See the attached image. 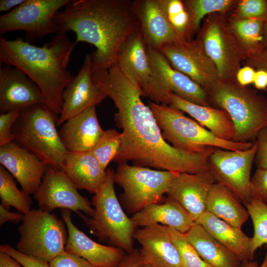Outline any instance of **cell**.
Instances as JSON below:
<instances>
[{
	"label": "cell",
	"instance_id": "1",
	"mask_svg": "<svg viewBox=\"0 0 267 267\" xmlns=\"http://www.w3.org/2000/svg\"><path fill=\"white\" fill-rule=\"evenodd\" d=\"M92 79L114 102L116 126L122 129L118 163L132 162L134 165L179 174L208 171V159L215 147L200 152L177 149L163 137L151 108L141 97L139 87L115 62L107 69L92 70Z\"/></svg>",
	"mask_w": 267,
	"mask_h": 267
},
{
	"label": "cell",
	"instance_id": "2",
	"mask_svg": "<svg viewBox=\"0 0 267 267\" xmlns=\"http://www.w3.org/2000/svg\"><path fill=\"white\" fill-rule=\"evenodd\" d=\"M55 17L58 33L72 31L75 45L85 42L95 47L91 54L92 69L112 66L122 45L141 31L130 0H72Z\"/></svg>",
	"mask_w": 267,
	"mask_h": 267
},
{
	"label": "cell",
	"instance_id": "3",
	"mask_svg": "<svg viewBox=\"0 0 267 267\" xmlns=\"http://www.w3.org/2000/svg\"><path fill=\"white\" fill-rule=\"evenodd\" d=\"M75 43L66 34L58 33L42 47L22 37L9 40L0 37V62L24 72L43 92L45 104L56 115L60 114L63 92L75 76L68 69Z\"/></svg>",
	"mask_w": 267,
	"mask_h": 267
},
{
	"label": "cell",
	"instance_id": "4",
	"mask_svg": "<svg viewBox=\"0 0 267 267\" xmlns=\"http://www.w3.org/2000/svg\"><path fill=\"white\" fill-rule=\"evenodd\" d=\"M211 106L226 111L236 131V142H254L259 131L267 125V98L256 89L236 81H218L206 90Z\"/></svg>",
	"mask_w": 267,
	"mask_h": 267
},
{
	"label": "cell",
	"instance_id": "5",
	"mask_svg": "<svg viewBox=\"0 0 267 267\" xmlns=\"http://www.w3.org/2000/svg\"><path fill=\"white\" fill-rule=\"evenodd\" d=\"M58 118L45 104H37L20 111L12 133L18 145L62 171L68 152L56 129Z\"/></svg>",
	"mask_w": 267,
	"mask_h": 267
},
{
	"label": "cell",
	"instance_id": "6",
	"mask_svg": "<svg viewBox=\"0 0 267 267\" xmlns=\"http://www.w3.org/2000/svg\"><path fill=\"white\" fill-rule=\"evenodd\" d=\"M151 108L164 139L172 146L188 152H203L210 147L229 150L251 148L252 142H236L223 140L170 105L149 101Z\"/></svg>",
	"mask_w": 267,
	"mask_h": 267
},
{
	"label": "cell",
	"instance_id": "7",
	"mask_svg": "<svg viewBox=\"0 0 267 267\" xmlns=\"http://www.w3.org/2000/svg\"><path fill=\"white\" fill-rule=\"evenodd\" d=\"M106 177L99 190L92 198L93 213L84 219L92 233L100 239L108 241L111 246L127 253L134 248V235L137 229L131 218L123 210L114 186V171L106 169Z\"/></svg>",
	"mask_w": 267,
	"mask_h": 267
},
{
	"label": "cell",
	"instance_id": "8",
	"mask_svg": "<svg viewBox=\"0 0 267 267\" xmlns=\"http://www.w3.org/2000/svg\"><path fill=\"white\" fill-rule=\"evenodd\" d=\"M178 174L121 163L114 171L113 180L123 190L121 204L128 214L134 215L150 204L163 201L170 183Z\"/></svg>",
	"mask_w": 267,
	"mask_h": 267
},
{
	"label": "cell",
	"instance_id": "9",
	"mask_svg": "<svg viewBox=\"0 0 267 267\" xmlns=\"http://www.w3.org/2000/svg\"><path fill=\"white\" fill-rule=\"evenodd\" d=\"M18 230L16 249L21 253L49 263L65 252L68 230L63 220L40 209L24 215Z\"/></svg>",
	"mask_w": 267,
	"mask_h": 267
},
{
	"label": "cell",
	"instance_id": "10",
	"mask_svg": "<svg viewBox=\"0 0 267 267\" xmlns=\"http://www.w3.org/2000/svg\"><path fill=\"white\" fill-rule=\"evenodd\" d=\"M198 38L214 63L219 80L236 81V74L248 55L224 13L211 14Z\"/></svg>",
	"mask_w": 267,
	"mask_h": 267
},
{
	"label": "cell",
	"instance_id": "11",
	"mask_svg": "<svg viewBox=\"0 0 267 267\" xmlns=\"http://www.w3.org/2000/svg\"><path fill=\"white\" fill-rule=\"evenodd\" d=\"M116 63L139 87L142 96L157 104L170 105L171 91L149 60L141 31L131 36L122 45Z\"/></svg>",
	"mask_w": 267,
	"mask_h": 267
},
{
	"label": "cell",
	"instance_id": "12",
	"mask_svg": "<svg viewBox=\"0 0 267 267\" xmlns=\"http://www.w3.org/2000/svg\"><path fill=\"white\" fill-rule=\"evenodd\" d=\"M72 0H25L20 5L0 16V33L25 32L31 43L49 34L58 33L56 15Z\"/></svg>",
	"mask_w": 267,
	"mask_h": 267
},
{
	"label": "cell",
	"instance_id": "13",
	"mask_svg": "<svg viewBox=\"0 0 267 267\" xmlns=\"http://www.w3.org/2000/svg\"><path fill=\"white\" fill-rule=\"evenodd\" d=\"M257 149L256 141L246 150L215 147L208 159L209 170L216 182L231 191L244 205L250 201L251 171Z\"/></svg>",
	"mask_w": 267,
	"mask_h": 267
},
{
	"label": "cell",
	"instance_id": "14",
	"mask_svg": "<svg viewBox=\"0 0 267 267\" xmlns=\"http://www.w3.org/2000/svg\"><path fill=\"white\" fill-rule=\"evenodd\" d=\"M157 50L175 69L188 76L206 91L219 81L217 69L198 38L167 44Z\"/></svg>",
	"mask_w": 267,
	"mask_h": 267
},
{
	"label": "cell",
	"instance_id": "15",
	"mask_svg": "<svg viewBox=\"0 0 267 267\" xmlns=\"http://www.w3.org/2000/svg\"><path fill=\"white\" fill-rule=\"evenodd\" d=\"M63 171L47 166L42 182L34 194L40 209L51 212L61 208L91 217L92 203L82 196Z\"/></svg>",
	"mask_w": 267,
	"mask_h": 267
},
{
	"label": "cell",
	"instance_id": "16",
	"mask_svg": "<svg viewBox=\"0 0 267 267\" xmlns=\"http://www.w3.org/2000/svg\"><path fill=\"white\" fill-rule=\"evenodd\" d=\"M92 57L86 55L77 76L66 86L63 92V105L57 126L87 109L100 103L107 96L92 79Z\"/></svg>",
	"mask_w": 267,
	"mask_h": 267
},
{
	"label": "cell",
	"instance_id": "17",
	"mask_svg": "<svg viewBox=\"0 0 267 267\" xmlns=\"http://www.w3.org/2000/svg\"><path fill=\"white\" fill-rule=\"evenodd\" d=\"M40 103L45 104L43 92L24 72L6 64L0 68V113L21 111Z\"/></svg>",
	"mask_w": 267,
	"mask_h": 267
},
{
	"label": "cell",
	"instance_id": "18",
	"mask_svg": "<svg viewBox=\"0 0 267 267\" xmlns=\"http://www.w3.org/2000/svg\"><path fill=\"white\" fill-rule=\"evenodd\" d=\"M134 238L141 247L139 249L140 265L150 267H182L168 227L160 224L143 227L136 229Z\"/></svg>",
	"mask_w": 267,
	"mask_h": 267
},
{
	"label": "cell",
	"instance_id": "19",
	"mask_svg": "<svg viewBox=\"0 0 267 267\" xmlns=\"http://www.w3.org/2000/svg\"><path fill=\"white\" fill-rule=\"evenodd\" d=\"M133 7L147 45L158 49L165 44L186 40L170 22L166 0H135Z\"/></svg>",
	"mask_w": 267,
	"mask_h": 267
},
{
	"label": "cell",
	"instance_id": "20",
	"mask_svg": "<svg viewBox=\"0 0 267 267\" xmlns=\"http://www.w3.org/2000/svg\"><path fill=\"white\" fill-rule=\"evenodd\" d=\"M0 163L30 195L38 189L47 165L15 141L0 147Z\"/></svg>",
	"mask_w": 267,
	"mask_h": 267
},
{
	"label": "cell",
	"instance_id": "21",
	"mask_svg": "<svg viewBox=\"0 0 267 267\" xmlns=\"http://www.w3.org/2000/svg\"><path fill=\"white\" fill-rule=\"evenodd\" d=\"M209 170L196 174H179L170 183L166 193L178 201L195 222L206 211L209 193L216 183Z\"/></svg>",
	"mask_w": 267,
	"mask_h": 267
},
{
	"label": "cell",
	"instance_id": "22",
	"mask_svg": "<svg viewBox=\"0 0 267 267\" xmlns=\"http://www.w3.org/2000/svg\"><path fill=\"white\" fill-rule=\"evenodd\" d=\"M71 213L69 210L61 211L68 233L65 251L85 259L94 267H117L126 255L124 251L90 239L75 225Z\"/></svg>",
	"mask_w": 267,
	"mask_h": 267
},
{
	"label": "cell",
	"instance_id": "23",
	"mask_svg": "<svg viewBox=\"0 0 267 267\" xmlns=\"http://www.w3.org/2000/svg\"><path fill=\"white\" fill-rule=\"evenodd\" d=\"M103 132L92 106L64 122L59 134L68 152H83L90 151Z\"/></svg>",
	"mask_w": 267,
	"mask_h": 267
},
{
	"label": "cell",
	"instance_id": "24",
	"mask_svg": "<svg viewBox=\"0 0 267 267\" xmlns=\"http://www.w3.org/2000/svg\"><path fill=\"white\" fill-rule=\"evenodd\" d=\"M149 60L171 92L189 102L211 106L207 91L186 75L175 69L157 49L146 44Z\"/></svg>",
	"mask_w": 267,
	"mask_h": 267
},
{
	"label": "cell",
	"instance_id": "25",
	"mask_svg": "<svg viewBox=\"0 0 267 267\" xmlns=\"http://www.w3.org/2000/svg\"><path fill=\"white\" fill-rule=\"evenodd\" d=\"M131 218L137 228L160 224L182 233L187 232L196 223L178 201L169 196L161 203L147 206Z\"/></svg>",
	"mask_w": 267,
	"mask_h": 267
},
{
	"label": "cell",
	"instance_id": "26",
	"mask_svg": "<svg viewBox=\"0 0 267 267\" xmlns=\"http://www.w3.org/2000/svg\"><path fill=\"white\" fill-rule=\"evenodd\" d=\"M169 97L171 106L187 113L219 138L233 141L236 134L235 128L226 111L212 106L189 102L172 92L169 93Z\"/></svg>",
	"mask_w": 267,
	"mask_h": 267
},
{
	"label": "cell",
	"instance_id": "27",
	"mask_svg": "<svg viewBox=\"0 0 267 267\" xmlns=\"http://www.w3.org/2000/svg\"><path fill=\"white\" fill-rule=\"evenodd\" d=\"M106 170L90 151L68 152L62 171L78 189L96 194L103 184Z\"/></svg>",
	"mask_w": 267,
	"mask_h": 267
},
{
	"label": "cell",
	"instance_id": "28",
	"mask_svg": "<svg viewBox=\"0 0 267 267\" xmlns=\"http://www.w3.org/2000/svg\"><path fill=\"white\" fill-rule=\"evenodd\" d=\"M226 249L245 262L252 261V238L235 227L206 211L196 221Z\"/></svg>",
	"mask_w": 267,
	"mask_h": 267
},
{
	"label": "cell",
	"instance_id": "29",
	"mask_svg": "<svg viewBox=\"0 0 267 267\" xmlns=\"http://www.w3.org/2000/svg\"><path fill=\"white\" fill-rule=\"evenodd\" d=\"M184 234L207 264L213 267H241V260L199 224L195 223Z\"/></svg>",
	"mask_w": 267,
	"mask_h": 267
},
{
	"label": "cell",
	"instance_id": "30",
	"mask_svg": "<svg viewBox=\"0 0 267 267\" xmlns=\"http://www.w3.org/2000/svg\"><path fill=\"white\" fill-rule=\"evenodd\" d=\"M229 189L215 183L206 202V211L235 227L241 228L250 217L246 207Z\"/></svg>",
	"mask_w": 267,
	"mask_h": 267
},
{
	"label": "cell",
	"instance_id": "31",
	"mask_svg": "<svg viewBox=\"0 0 267 267\" xmlns=\"http://www.w3.org/2000/svg\"><path fill=\"white\" fill-rule=\"evenodd\" d=\"M227 19L248 56L263 49V29L265 19H241L232 15Z\"/></svg>",
	"mask_w": 267,
	"mask_h": 267
},
{
	"label": "cell",
	"instance_id": "32",
	"mask_svg": "<svg viewBox=\"0 0 267 267\" xmlns=\"http://www.w3.org/2000/svg\"><path fill=\"white\" fill-rule=\"evenodd\" d=\"M0 205L7 210L12 207L23 215L31 210V198L17 188L13 177L1 165L0 166Z\"/></svg>",
	"mask_w": 267,
	"mask_h": 267
},
{
	"label": "cell",
	"instance_id": "33",
	"mask_svg": "<svg viewBox=\"0 0 267 267\" xmlns=\"http://www.w3.org/2000/svg\"><path fill=\"white\" fill-rule=\"evenodd\" d=\"M238 1L233 0H187L183 2L188 11L193 32L198 29L201 20L207 14L225 13Z\"/></svg>",
	"mask_w": 267,
	"mask_h": 267
},
{
	"label": "cell",
	"instance_id": "34",
	"mask_svg": "<svg viewBox=\"0 0 267 267\" xmlns=\"http://www.w3.org/2000/svg\"><path fill=\"white\" fill-rule=\"evenodd\" d=\"M244 206L253 224L251 253L254 257L258 248L267 244V205L261 202L250 200Z\"/></svg>",
	"mask_w": 267,
	"mask_h": 267
},
{
	"label": "cell",
	"instance_id": "35",
	"mask_svg": "<svg viewBox=\"0 0 267 267\" xmlns=\"http://www.w3.org/2000/svg\"><path fill=\"white\" fill-rule=\"evenodd\" d=\"M121 138V133L116 130L104 131L99 140L90 151L104 170H106L111 161H114L119 149Z\"/></svg>",
	"mask_w": 267,
	"mask_h": 267
},
{
	"label": "cell",
	"instance_id": "36",
	"mask_svg": "<svg viewBox=\"0 0 267 267\" xmlns=\"http://www.w3.org/2000/svg\"><path fill=\"white\" fill-rule=\"evenodd\" d=\"M168 19L175 30L186 40H190L193 33L190 14L183 1L166 0Z\"/></svg>",
	"mask_w": 267,
	"mask_h": 267
},
{
	"label": "cell",
	"instance_id": "37",
	"mask_svg": "<svg viewBox=\"0 0 267 267\" xmlns=\"http://www.w3.org/2000/svg\"><path fill=\"white\" fill-rule=\"evenodd\" d=\"M172 240L178 252L182 267H205L207 264L198 254L182 233L169 227Z\"/></svg>",
	"mask_w": 267,
	"mask_h": 267
},
{
	"label": "cell",
	"instance_id": "38",
	"mask_svg": "<svg viewBox=\"0 0 267 267\" xmlns=\"http://www.w3.org/2000/svg\"><path fill=\"white\" fill-rule=\"evenodd\" d=\"M233 15L241 19H265L267 15V0H239Z\"/></svg>",
	"mask_w": 267,
	"mask_h": 267
},
{
	"label": "cell",
	"instance_id": "39",
	"mask_svg": "<svg viewBox=\"0 0 267 267\" xmlns=\"http://www.w3.org/2000/svg\"><path fill=\"white\" fill-rule=\"evenodd\" d=\"M250 200L267 203V169H258L251 178L249 186Z\"/></svg>",
	"mask_w": 267,
	"mask_h": 267
},
{
	"label": "cell",
	"instance_id": "40",
	"mask_svg": "<svg viewBox=\"0 0 267 267\" xmlns=\"http://www.w3.org/2000/svg\"><path fill=\"white\" fill-rule=\"evenodd\" d=\"M20 114V111H13L0 115V147L14 141L12 129Z\"/></svg>",
	"mask_w": 267,
	"mask_h": 267
},
{
	"label": "cell",
	"instance_id": "41",
	"mask_svg": "<svg viewBox=\"0 0 267 267\" xmlns=\"http://www.w3.org/2000/svg\"><path fill=\"white\" fill-rule=\"evenodd\" d=\"M0 252L10 256L23 267H50L49 263L24 255L7 244L0 245Z\"/></svg>",
	"mask_w": 267,
	"mask_h": 267
},
{
	"label": "cell",
	"instance_id": "42",
	"mask_svg": "<svg viewBox=\"0 0 267 267\" xmlns=\"http://www.w3.org/2000/svg\"><path fill=\"white\" fill-rule=\"evenodd\" d=\"M50 267H94L85 259L64 252L51 260Z\"/></svg>",
	"mask_w": 267,
	"mask_h": 267
},
{
	"label": "cell",
	"instance_id": "43",
	"mask_svg": "<svg viewBox=\"0 0 267 267\" xmlns=\"http://www.w3.org/2000/svg\"><path fill=\"white\" fill-rule=\"evenodd\" d=\"M257 149L254 162L258 169H267V125L257 134Z\"/></svg>",
	"mask_w": 267,
	"mask_h": 267
},
{
	"label": "cell",
	"instance_id": "44",
	"mask_svg": "<svg viewBox=\"0 0 267 267\" xmlns=\"http://www.w3.org/2000/svg\"><path fill=\"white\" fill-rule=\"evenodd\" d=\"M247 65L267 72V49H263L248 56L245 60Z\"/></svg>",
	"mask_w": 267,
	"mask_h": 267
},
{
	"label": "cell",
	"instance_id": "45",
	"mask_svg": "<svg viewBox=\"0 0 267 267\" xmlns=\"http://www.w3.org/2000/svg\"><path fill=\"white\" fill-rule=\"evenodd\" d=\"M256 71L249 65L241 67L237 71L235 79L236 82L242 86H248L253 83Z\"/></svg>",
	"mask_w": 267,
	"mask_h": 267
},
{
	"label": "cell",
	"instance_id": "46",
	"mask_svg": "<svg viewBox=\"0 0 267 267\" xmlns=\"http://www.w3.org/2000/svg\"><path fill=\"white\" fill-rule=\"evenodd\" d=\"M24 215L20 212H10L0 205V225H2L8 221L15 223L22 221Z\"/></svg>",
	"mask_w": 267,
	"mask_h": 267
},
{
	"label": "cell",
	"instance_id": "47",
	"mask_svg": "<svg viewBox=\"0 0 267 267\" xmlns=\"http://www.w3.org/2000/svg\"><path fill=\"white\" fill-rule=\"evenodd\" d=\"M139 265V249H135L132 252L127 253L117 267H138Z\"/></svg>",
	"mask_w": 267,
	"mask_h": 267
},
{
	"label": "cell",
	"instance_id": "48",
	"mask_svg": "<svg viewBox=\"0 0 267 267\" xmlns=\"http://www.w3.org/2000/svg\"><path fill=\"white\" fill-rule=\"evenodd\" d=\"M253 84L257 89H266L267 88V72L263 70H257Z\"/></svg>",
	"mask_w": 267,
	"mask_h": 267
},
{
	"label": "cell",
	"instance_id": "49",
	"mask_svg": "<svg viewBox=\"0 0 267 267\" xmlns=\"http://www.w3.org/2000/svg\"><path fill=\"white\" fill-rule=\"evenodd\" d=\"M15 259L9 255L0 252V267H22Z\"/></svg>",
	"mask_w": 267,
	"mask_h": 267
},
{
	"label": "cell",
	"instance_id": "50",
	"mask_svg": "<svg viewBox=\"0 0 267 267\" xmlns=\"http://www.w3.org/2000/svg\"><path fill=\"white\" fill-rule=\"evenodd\" d=\"M25 0H0V11L7 12L22 4Z\"/></svg>",
	"mask_w": 267,
	"mask_h": 267
},
{
	"label": "cell",
	"instance_id": "51",
	"mask_svg": "<svg viewBox=\"0 0 267 267\" xmlns=\"http://www.w3.org/2000/svg\"><path fill=\"white\" fill-rule=\"evenodd\" d=\"M241 267H267V252L265 254L261 265H259L257 262L252 260L243 262Z\"/></svg>",
	"mask_w": 267,
	"mask_h": 267
},
{
	"label": "cell",
	"instance_id": "52",
	"mask_svg": "<svg viewBox=\"0 0 267 267\" xmlns=\"http://www.w3.org/2000/svg\"><path fill=\"white\" fill-rule=\"evenodd\" d=\"M263 47V49H267V15L264 25Z\"/></svg>",
	"mask_w": 267,
	"mask_h": 267
},
{
	"label": "cell",
	"instance_id": "53",
	"mask_svg": "<svg viewBox=\"0 0 267 267\" xmlns=\"http://www.w3.org/2000/svg\"><path fill=\"white\" fill-rule=\"evenodd\" d=\"M138 267H150L146 265H140Z\"/></svg>",
	"mask_w": 267,
	"mask_h": 267
},
{
	"label": "cell",
	"instance_id": "54",
	"mask_svg": "<svg viewBox=\"0 0 267 267\" xmlns=\"http://www.w3.org/2000/svg\"><path fill=\"white\" fill-rule=\"evenodd\" d=\"M205 267H213L211 266V265H209L207 264Z\"/></svg>",
	"mask_w": 267,
	"mask_h": 267
}]
</instances>
